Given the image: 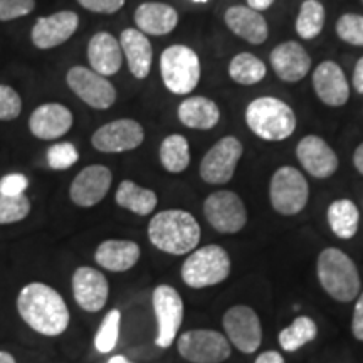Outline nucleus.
I'll use <instances>...</instances> for the list:
<instances>
[{"label":"nucleus","instance_id":"2eb2a0df","mask_svg":"<svg viewBox=\"0 0 363 363\" xmlns=\"http://www.w3.org/2000/svg\"><path fill=\"white\" fill-rule=\"evenodd\" d=\"M72 296L86 313L101 311L110 296V283L99 269L81 266L72 274Z\"/></svg>","mask_w":363,"mask_h":363},{"label":"nucleus","instance_id":"a18cd8bd","mask_svg":"<svg viewBox=\"0 0 363 363\" xmlns=\"http://www.w3.org/2000/svg\"><path fill=\"white\" fill-rule=\"evenodd\" d=\"M272 4H274V0H247V7H251L257 12L267 11Z\"/></svg>","mask_w":363,"mask_h":363},{"label":"nucleus","instance_id":"f704fd0d","mask_svg":"<svg viewBox=\"0 0 363 363\" xmlns=\"http://www.w3.org/2000/svg\"><path fill=\"white\" fill-rule=\"evenodd\" d=\"M30 212V201L27 195H0V225L16 224L24 220Z\"/></svg>","mask_w":363,"mask_h":363},{"label":"nucleus","instance_id":"b1692460","mask_svg":"<svg viewBox=\"0 0 363 363\" xmlns=\"http://www.w3.org/2000/svg\"><path fill=\"white\" fill-rule=\"evenodd\" d=\"M88 59L93 71L98 74L110 78L120 71L123 62V51L120 40L110 33H98L89 39Z\"/></svg>","mask_w":363,"mask_h":363},{"label":"nucleus","instance_id":"6e6552de","mask_svg":"<svg viewBox=\"0 0 363 363\" xmlns=\"http://www.w3.org/2000/svg\"><path fill=\"white\" fill-rule=\"evenodd\" d=\"M179 355L190 363H222L233 348L225 335L216 330H189L177 340Z\"/></svg>","mask_w":363,"mask_h":363},{"label":"nucleus","instance_id":"4c0bfd02","mask_svg":"<svg viewBox=\"0 0 363 363\" xmlns=\"http://www.w3.org/2000/svg\"><path fill=\"white\" fill-rule=\"evenodd\" d=\"M22 111V99L16 89L0 84V121L16 120Z\"/></svg>","mask_w":363,"mask_h":363},{"label":"nucleus","instance_id":"5701e85b","mask_svg":"<svg viewBox=\"0 0 363 363\" xmlns=\"http://www.w3.org/2000/svg\"><path fill=\"white\" fill-rule=\"evenodd\" d=\"M224 21L238 38L252 45L264 44L269 35V27L262 13L247 6L229 7L224 13Z\"/></svg>","mask_w":363,"mask_h":363},{"label":"nucleus","instance_id":"6ab92c4d","mask_svg":"<svg viewBox=\"0 0 363 363\" xmlns=\"http://www.w3.org/2000/svg\"><path fill=\"white\" fill-rule=\"evenodd\" d=\"M79 27L78 13L61 11L49 17H40L33 27V43L39 49H52L65 44Z\"/></svg>","mask_w":363,"mask_h":363},{"label":"nucleus","instance_id":"1a4fd4ad","mask_svg":"<svg viewBox=\"0 0 363 363\" xmlns=\"http://www.w3.org/2000/svg\"><path fill=\"white\" fill-rule=\"evenodd\" d=\"M152 305L158 326L155 345L158 348H169L179 338L184 323V299L174 286L160 284L153 289Z\"/></svg>","mask_w":363,"mask_h":363},{"label":"nucleus","instance_id":"0eeeda50","mask_svg":"<svg viewBox=\"0 0 363 363\" xmlns=\"http://www.w3.org/2000/svg\"><path fill=\"white\" fill-rule=\"evenodd\" d=\"M310 185L294 167H281L272 174L269 184L271 206L281 216H296L306 207Z\"/></svg>","mask_w":363,"mask_h":363},{"label":"nucleus","instance_id":"c9c22d12","mask_svg":"<svg viewBox=\"0 0 363 363\" xmlns=\"http://www.w3.org/2000/svg\"><path fill=\"white\" fill-rule=\"evenodd\" d=\"M335 30L343 43L363 48V16L360 13H343L335 26Z\"/></svg>","mask_w":363,"mask_h":363},{"label":"nucleus","instance_id":"8fccbe9b","mask_svg":"<svg viewBox=\"0 0 363 363\" xmlns=\"http://www.w3.org/2000/svg\"><path fill=\"white\" fill-rule=\"evenodd\" d=\"M192 2H197V4H206L208 0H192Z\"/></svg>","mask_w":363,"mask_h":363},{"label":"nucleus","instance_id":"c85d7f7f","mask_svg":"<svg viewBox=\"0 0 363 363\" xmlns=\"http://www.w3.org/2000/svg\"><path fill=\"white\" fill-rule=\"evenodd\" d=\"M326 219H328L331 233L340 239L348 240L355 238L358 233L360 211L350 199H338V201L330 203L328 211H326Z\"/></svg>","mask_w":363,"mask_h":363},{"label":"nucleus","instance_id":"09e8293b","mask_svg":"<svg viewBox=\"0 0 363 363\" xmlns=\"http://www.w3.org/2000/svg\"><path fill=\"white\" fill-rule=\"evenodd\" d=\"M108 363H133V362H130L125 355H113L110 360H108Z\"/></svg>","mask_w":363,"mask_h":363},{"label":"nucleus","instance_id":"bb28decb","mask_svg":"<svg viewBox=\"0 0 363 363\" xmlns=\"http://www.w3.org/2000/svg\"><path fill=\"white\" fill-rule=\"evenodd\" d=\"M180 123L192 130H212L220 120L219 106L206 96H189L180 103Z\"/></svg>","mask_w":363,"mask_h":363},{"label":"nucleus","instance_id":"423d86ee","mask_svg":"<svg viewBox=\"0 0 363 363\" xmlns=\"http://www.w3.org/2000/svg\"><path fill=\"white\" fill-rule=\"evenodd\" d=\"M201 59L189 45L174 44L162 52L160 74L165 88L177 96H185L201 81Z\"/></svg>","mask_w":363,"mask_h":363},{"label":"nucleus","instance_id":"393cba45","mask_svg":"<svg viewBox=\"0 0 363 363\" xmlns=\"http://www.w3.org/2000/svg\"><path fill=\"white\" fill-rule=\"evenodd\" d=\"M120 45L123 51L128 69L136 79H145L152 71L153 49L152 43L138 29H125L120 35Z\"/></svg>","mask_w":363,"mask_h":363},{"label":"nucleus","instance_id":"ddd939ff","mask_svg":"<svg viewBox=\"0 0 363 363\" xmlns=\"http://www.w3.org/2000/svg\"><path fill=\"white\" fill-rule=\"evenodd\" d=\"M66 83L76 96L94 110H108L116 101V88L111 81L89 67H71L67 71Z\"/></svg>","mask_w":363,"mask_h":363},{"label":"nucleus","instance_id":"f3484780","mask_svg":"<svg viewBox=\"0 0 363 363\" xmlns=\"http://www.w3.org/2000/svg\"><path fill=\"white\" fill-rule=\"evenodd\" d=\"M296 157L301 167L315 179H330L337 174L340 160L335 150L321 136L308 135L296 147Z\"/></svg>","mask_w":363,"mask_h":363},{"label":"nucleus","instance_id":"a878e982","mask_svg":"<svg viewBox=\"0 0 363 363\" xmlns=\"http://www.w3.org/2000/svg\"><path fill=\"white\" fill-rule=\"evenodd\" d=\"M135 24L147 35H167L179 24V12L169 4L143 2L135 11Z\"/></svg>","mask_w":363,"mask_h":363},{"label":"nucleus","instance_id":"9d476101","mask_svg":"<svg viewBox=\"0 0 363 363\" xmlns=\"http://www.w3.org/2000/svg\"><path fill=\"white\" fill-rule=\"evenodd\" d=\"M203 216L212 229L220 234H238L247 224L244 201L230 190H217L203 202Z\"/></svg>","mask_w":363,"mask_h":363},{"label":"nucleus","instance_id":"49530a36","mask_svg":"<svg viewBox=\"0 0 363 363\" xmlns=\"http://www.w3.org/2000/svg\"><path fill=\"white\" fill-rule=\"evenodd\" d=\"M353 165H355L358 174L363 175V143L358 145L355 153H353Z\"/></svg>","mask_w":363,"mask_h":363},{"label":"nucleus","instance_id":"ea45409f","mask_svg":"<svg viewBox=\"0 0 363 363\" xmlns=\"http://www.w3.org/2000/svg\"><path fill=\"white\" fill-rule=\"evenodd\" d=\"M29 187V179L22 174H7L0 179V195H24Z\"/></svg>","mask_w":363,"mask_h":363},{"label":"nucleus","instance_id":"2f4dec72","mask_svg":"<svg viewBox=\"0 0 363 363\" xmlns=\"http://www.w3.org/2000/svg\"><path fill=\"white\" fill-rule=\"evenodd\" d=\"M318 337V326L310 316H298L291 325L279 331L278 342L284 352H296Z\"/></svg>","mask_w":363,"mask_h":363},{"label":"nucleus","instance_id":"79ce46f5","mask_svg":"<svg viewBox=\"0 0 363 363\" xmlns=\"http://www.w3.org/2000/svg\"><path fill=\"white\" fill-rule=\"evenodd\" d=\"M352 331L353 337H355L358 342L363 343V293L358 294L355 310H353V318H352Z\"/></svg>","mask_w":363,"mask_h":363},{"label":"nucleus","instance_id":"72a5a7b5","mask_svg":"<svg viewBox=\"0 0 363 363\" xmlns=\"http://www.w3.org/2000/svg\"><path fill=\"white\" fill-rule=\"evenodd\" d=\"M120 328H121V311L115 308L106 313V316L103 318L101 325L96 331V337H94V348L99 353H110L115 350L120 340Z\"/></svg>","mask_w":363,"mask_h":363},{"label":"nucleus","instance_id":"f8f14e48","mask_svg":"<svg viewBox=\"0 0 363 363\" xmlns=\"http://www.w3.org/2000/svg\"><path fill=\"white\" fill-rule=\"evenodd\" d=\"M225 337L240 353L251 355L262 343V326L257 313L251 306L235 305L222 318Z\"/></svg>","mask_w":363,"mask_h":363},{"label":"nucleus","instance_id":"473e14b6","mask_svg":"<svg viewBox=\"0 0 363 363\" xmlns=\"http://www.w3.org/2000/svg\"><path fill=\"white\" fill-rule=\"evenodd\" d=\"M325 7L318 0H305L299 7L296 19V34L301 39L311 40L321 34L325 27Z\"/></svg>","mask_w":363,"mask_h":363},{"label":"nucleus","instance_id":"cd10ccee","mask_svg":"<svg viewBox=\"0 0 363 363\" xmlns=\"http://www.w3.org/2000/svg\"><path fill=\"white\" fill-rule=\"evenodd\" d=\"M115 202L136 216H150L157 208L158 197L152 189L140 187L133 180H123L116 189Z\"/></svg>","mask_w":363,"mask_h":363},{"label":"nucleus","instance_id":"7ed1b4c3","mask_svg":"<svg viewBox=\"0 0 363 363\" xmlns=\"http://www.w3.org/2000/svg\"><path fill=\"white\" fill-rule=\"evenodd\" d=\"M318 281L335 301L350 303L360 294V272L347 252L338 247H326L318 256Z\"/></svg>","mask_w":363,"mask_h":363},{"label":"nucleus","instance_id":"f03ea898","mask_svg":"<svg viewBox=\"0 0 363 363\" xmlns=\"http://www.w3.org/2000/svg\"><path fill=\"white\" fill-rule=\"evenodd\" d=\"M202 230L195 217L182 208L158 212L148 224V239L158 251L184 256L195 251L201 242Z\"/></svg>","mask_w":363,"mask_h":363},{"label":"nucleus","instance_id":"3c124183","mask_svg":"<svg viewBox=\"0 0 363 363\" xmlns=\"http://www.w3.org/2000/svg\"><path fill=\"white\" fill-rule=\"evenodd\" d=\"M362 4H363V0H362Z\"/></svg>","mask_w":363,"mask_h":363},{"label":"nucleus","instance_id":"a211bd4d","mask_svg":"<svg viewBox=\"0 0 363 363\" xmlns=\"http://www.w3.org/2000/svg\"><path fill=\"white\" fill-rule=\"evenodd\" d=\"M272 71L284 83H298L311 69V56L296 40H286L271 51Z\"/></svg>","mask_w":363,"mask_h":363},{"label":"nucleus","instance_id":"412c9836","mask_svg":"<svg viewBox=\"0 0 363 363\" xmlns=\"http://www.w3.org/2000/svg\"><path fill=\"white\" fill-rule=\"evenodd\" d=\"M74 123L69 108L61 103H45L35 108L29 118V130L39 140H57Z\"/></svg>","mask_w":363,"mask_h":363},{"label":"nucleus","instance_id":"aec40b11","mask_svg":"<svg viewBox=\"0 0 363 363\" xmlns=\"http://www.w3.org/2000/svg\"><path fill=\"white\" fill-rule=\"evenodd\" d=\"M313 88L316 96L326 106L340 108L350 98V86L340 65L335 61H323L313 71Z\"/></svg>","mask_w":363,"mask_h":363},{"label":"nucleus","instance_id":"f257e3e1","mask_svg":"<svg viewBox=\"0 0 363 363\" xmlns=\"http://www.w3.org/2000/svg\"><path fill=\"white\" fill-rule=\"evenodd\" d=\"M17 311L22 321L43 337H59L71 321L65 298L52 286L39 283L26 284L17 296Z\"/></svg>","mask_w":363,"mask_h":363},{"label":"nucleus","instance_id":"de8ad7c7","mask_svg":"<svg viewBox=\"0 0 363 363\" xmlns=\"http://www.w3.org/2000/svg\"><path fill=\"white\" fill-rule=\"evenodd\" d=\"M0 363H17L12 353L9 352H0Z\"/></svg>","mask_w":363,"mask_h":363},{"label":"nucleus","instance_id":"c756f323","mask_svg":"<svg viewBox=\"0 0 363 363\" xmlns=\"http://www.w3.org/2000/svg\"><path fill=\"white\" fill-rule=\"evenodd\" d=\"M160 163L170 174H182L190 165V145L182 135H169L160 145Z\"/></svg>","mask_w":363,"mask_h":363},{"label":"nucleus","instance_id":"9b49d317","mask_svg":"<svg viewBox=\"0 0 363 363\" xmlns=\"http://www.w3.org/2000/svg\"><path fill=\"white\" fill-rule=\"evenodd\" d=\"M244 147L235 136H224L206 153L202 158L201 172L202 180L211 185H225L233 180L238 163L242 158Z\"/></svg>","mask_w":363,"mask_h":363},{"label":"nucleus","instance_id":"37998d69","mask_svg":"<svg viewBox=\"0 0 363 363\" xmlns=\"http://www.w3.org/2000/svg\"><path fill=\"white\" fill-rule=\"evenodd\" d=\"M352 83H353V88H355L357 93L363 94V56L358 59V62L355 65V69H353Z\"/></svg>","mask_w":363,"mask_h":363},{"label":"nucleus","instance_id":"e433bc0d","mask_svg":"<svg viewBox=\"0 0 363 363\" xmlns=\"http://www.w3.org/2000/svg\"><path fill=\"white\" fill-rule=\"evenodd\" d=\"M79 160V152L69 142L56 143L48 150V163L52 170H67Z\"/></svg>","mask_w":363,"mask_h":363},{"label":"nucleus","instance_id":"20e7f679","mask_svg":"<svg viewBox=\"0 0 363 363\" xmlns=\"http://www.w3.org/2000/svg\"><path fill=\"white\" fill-rule=\"evenodd\" d=\"M246 123L254 135L266 142H283L296 130L298 120L293 108L283 99L261 96L246 108Z\"/></svg>","mask_w":363,"mask_h":363},{"label":"nucleus","instance_id":"4468645a","mask_svg":"<svg viewBox=\"0 0 363 363\" xmlns=\"http://www.w3.org/2000/svg\"><path fill=\"white\" fill-rule=\"evenodd\" d=\"M145 140V130L131 118L103 125L91 136L93 147L101 153H123L138 148Z\"/></svg>","mask_w":363,"mask_h":363},{"label":"nucleus","instance_id":"4be33fe9","mask_svg":"<svg viewBox=\"0 0 363 363\" xmlns=\"http://www.w3.org/2000/svg\"><path fill=\"white\" fill-rule=\"evenodd\" d=\"M142 249L128 239H106L94 251V261L103 269L126 272L138 264Z\"/></svg>","mask_w":363,"mask_h":363},{"label":"nucleus","instance_id":"39448f33","mask_svg":"<svg viewBox=\"0 0 363 363\" xmlns=\"http://www.w3.org/2000/svg\"><path fill=\"white\" fill-rule=\"evenodd\" d=\"M230 267L229 252L217 244H208L189 254L180 274L189 288L203 289L224 283L230 276Z\"/></svg>","mask_w":363,"mask_h":363},{"label":"nucleus","instance_id":"a19ab883","mask_svg":"<svg viewBox=\"0 0 363 363\" xmlns=\"http://www.w3.org/2000/svg\"><path fill=\"white\" fill-rule=\"evenodd\" d=\"M79 6L96 13H115L123 9L125 0H78Z\"/></svg>","mask_w":363,"mask_h":363},{"label":"nucleus","instance_id":"dca6fc26","mask_svg":"<svg viewBox=\"0 0 363 363\" xmlns=\"http://www.w3.org/2000/svg\"><path fill=\"white\" fill-rule=\"evenodd\" d=\"M113 174L104 165H89L79 172L69 187V197L78 207H94L110 192Z\"/></svg>","mask_w":363,"mask_h":363},{"label":"nucleus","instance_id":"58836bf2","mask_svg":"<svg viewBox=\"0 0 363 363\" xmlns=\"http://www.w3.org/2000/svg\"><path fill=\"white\" fill-rule=\"evenodd\" d=\"M34 7L35 0H0V21H13L29 16Z\"/></svg>","mask_w":363,"mask_h":363},{"label":"nucleus","instance_id":"c03bdc74","mask_svg":"<svg viewBox=\"0 0 363 363\" xmlns=\"http://www.w3.org/2000/svg\"><path fill=\"white\" fill-rule=\"evenodd\" d=\"M254 363H286L284 358L281 353L274 352V350H269V352H264L261 353L259 357L256 358V362Z\"/></svg>","mask_w":363,"mask_h":363},{"label":"nucleus","instance_id":"7c9ffc66","mask_svg":"<svg viewBox=\"0 0 363 363\" xmlns=\"http://www.w3.org/2000/svg\"><path fill=\"white\" fill-rule=\"evenodd\" d=\"M267 67L259 57L251 52H239L229 65V76L234 83L252 86L266 78Z\"/></svg>","mask_w":363,"mask_h":363}]
</instances>
